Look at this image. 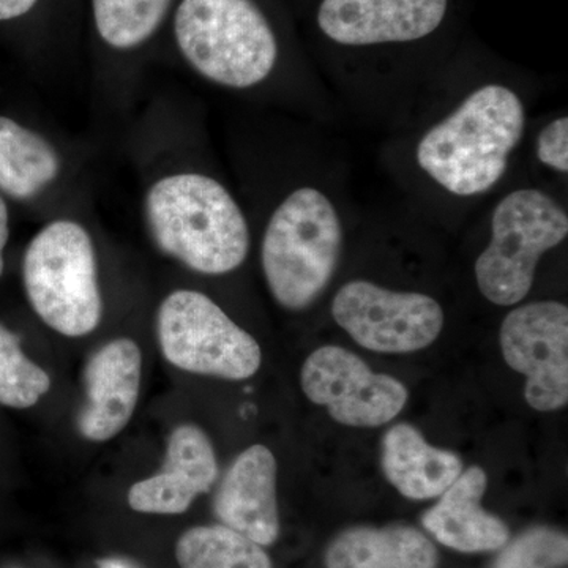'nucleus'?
<instances>
[{
    "mask_svg": "<svg viewBox=\"0 0 568 568\" xmlns=\"http://www.w3.org/2000/svg\"><path fill=\"white\" fill-rule=\"evenodd\" d=\"M332 316L358 346L379 354H409L432 346L446 316L435 298L399 293L365 280L339 287Z\"/></svg>",
    "mask_w": 568,
    "mask_h": 568,
    "instance_id": "8",
    "label": "nucleus"
},
{
    "mask_svg": "<svg viewBox=\"0 0 568 568\" xmlns=\"http://www.w3.org/2000/svg\"><path fill=\"white\" fill-rule=\"evenodd\" d=\"M567 562V534L538 526L507 541L491 568H564Z\"/></svg>",
    "mask_w": 568,
    "mask_h": 568,
    "instance_id": "22",
    "label": "nucleus"
},
{
    "mask_svg": "<svg viewBox=\"0 0 568 568\" xmlns=\"http://www.w3.org/2000/svg\"><path fill=\"white\" fill-rule=\"evenodd\" d=\"M275 455L261 444L246 448L224 474L213 497L220 525L237 530L261 547L280 536Z\"/></svg>",
    "mask_w": 568,
    "mask_h": 568,
    "instance_id": "14",
    "label": "nucleus"
},
{
    "mask_svg": "<svg viewBox=\"0 0 568 568\" xmlns=\"http://www.w3.org/2000/svg\"><path fill=\"white\" fill-rule=\"evenodd\" d=\"M39 0H0V21L17 20L36 7Z\"/></svg>",
    "mask_w": 568,
    "mask_h": 568,
    "instance_id": "24",
    "label": "nucleus"
},
{
    "mask_svg": "<svg viewBox=\"0 0 568 568\" xmlns=\"http://www.w3.org/2000/svg\"><path fill=\"white\" fill-rule=\"evenodd\" d=\"M174 36L185 61L224 88L260 84L278 58L275 33L253 0H182Z\"/></svg>",
    "mask_w": 568,
    "mask_h": 568,
    "instance_id": "4",
    "label": "nucleus"
},
{
    "mask_svg": "<svg viewBox=\"0 0 568 568\" xmlns=\"http://www.w3.org/2000/svg\"><path fill=\"white\" fill-rule=\"evenodd\" d=\"M100 568H130L125 562L118 559H106L100 562Z\"/></svg>",
    "mask_w": 568,
    "mask_h": 568,
    "instance_id": "26",
    "label": "nucleus"
},
{
    "mask_svg": "<svg viewBox=\"0 0 568 568\" xmlns=\"http://www.w3.org/2000/svg\"><path fill=\"white\" fill-rule=\"evenodd\" d=\"M156 338L163 357L192 375L245 381L263 364L254 336L197 291L179 290L164 298L156 312Z\"/></svg>",
    "mask_w": 568,
    "mask_h": 568,
    "instance_id": "7",
    "label": "nucleus"
},
{
    "mask_svg": "<svg viewBox=\"0 0 568 568\" xmlns=\"http://www.w3.org/2000/svg\"><path fill=\"white\" fill-rule=\"evenodd\" d=\"M487 487V473L480 466L463 470L436 506L425 511L422 525L440 545L455 551H497L510 540V530L503 519L481 507Z\"/></svg>",
    "mask_w": 568,
    "mask_h": 568,
    "instance_id": "15",
    "label": "nucleus"
},
{
    "mask_svg": "<svg viewBox=\"0 0 568 568\" xmlns=\"http://www.w3.org/2000/svg\"><path fill=\"white\" fill-rule=\"evenodd\" d=\"M142 353L132 338H115L89 357L82 373L85 403L78 433L91 443L121 435L140 402Z\"/></svg>",
    "mask_w": 568,
    "mask_h": 568,
    "instance_id": "11",
    "label": "nucleus"
},
{
    "mask_svg": "<svg viewBox=\"0 0 568 568\" xmlns=\"http://www.w3.org/2000/svg\"><path fill=\"white\" fill-rule=\"evenodd\" d=\"M22 283L36 315L58 334L80 338L102 323L95 246L82 224L55 220L39 231L26 248Z\"/></svg>",
    "mask_w": 568,
    "mask_h": 568,
    "instance_id": "5",
    "label": "nucleus"
},
{
    "mask_svg": "<svg viewBox=\"0 0 568 568\" xmlns=\"http://www.w3.org/2000/svg\"><path fill=\"white\" fill-rule=\"evenodd\" d=\"M10 237V216H9V207H7L6 201L0 196V276L3 274V265H6V261H3V250H6L7 242H9Z\"/></svg>",
    "mask_w": 568,
    "mask_h": 568,
    "instance_id": "25",
    "label": "nucleus"
},
{
    "mask_svg": "<svg viewBox=\"0 0 568 568\" xmlns=\"http://www.w3.org/2000/svg\"><path fill=\"white\" fill-rule=\"evenodd\" d=\"M325 568H437L439 552L424 532L410 526H358L328 545Z\"/></svg>",
    "mask_w": 568,
    "mask_h": 568,
    "instance_id": "17",
    "label": "nucleus"
},
{
    "mask_svg": "<svg viewBox=\"0 0 568 568\" xmlns=\"http://www.w3.org/2000/svg\"><path fill=\"white\" fill-rule=\"evenodd\" d=\"M525 125L517 93L506 85H484L422 138L418 166L457 196L488 192L506 174Z\"/></svg>",
    "mask_w": 568,
    "mask_h": 568,
    "instance_id": "2",
    "label": "nucleus"
},
{
    "mask_svg": "<svg viewBox=\"0 0 568 568\" xmlns=\"http://www.w3.org/2000/svg\"><path fill=\"white\" fill-rule=\"evenodd\" d=\"M173 0H92L93 20L104 43L133 50L162 26Z\"/></svg>",
    "mask_w": 568,
    "mask_h": 568,
    "instance_id": "20",
    "label": "nucleus"
},
{
    "mask_svg": "<svg viewBox=\"0 0 568 568\" xmlns=\"http://www.w3.org/2000/svg\"><path fill=\"white\" fill-rule=\"evenodd\" d=\"M301 384L310 402L324 406L338 424L355 428L388 424L409 399L402 381L373 372L357 354L339 346H323L310 354Z\"/></svg>",
    "mask_w": 568,
    "mask_h": 568,
    "instance_id": "9",
    "label": "nucleus"
},
{
    "mask_svg": "<svg viewBox=\"0 0 568 568\" xmlns=\"http://www.w3.org/2000/svg\"><path fill=\"white\" fill-rule=\"evenodd\" d=\"M343 227L332 201L312 186L295 190L265 227L261 261L276 304L301 312L315 304L338 267Z\"/></svg>",
    "mask_w": 568,
    "mask_h": 568,
    "instance_id": "3",
    "label": "nucleus"
},
{
    "mask_svg": "<svg viewBox=\"0 0 568 568\" xmlns=\"http://www.w3.org/2000/svg\"><path fill=\"white\" fill-rule=\"evenodd\" d=\"M491 233L476 261L478 290L491 304L517 305L532 287L540 257L566 241L568 216L548 194L521 189L496 205Z\"/></svg>",
    "mask_w": 568,
    "mask_h": 568,
    "instance_id": "6",
    "label": "nucleus"
},
{
    "mask_svg": "<svg viewBox=\"0 0 568 568\" xmlns=\"http://www.w3.org/2000/svg\"><path fill=\"white\" fill-rule=\"evenodd\" d=\"M181 568H274L256 541L223 525L196 526L175 545Z\"/></svg>",
    "mask_w": 568,
    "mask_h": 568,
    "instance_id": "19",
    "label": "nucleus"
},
{
    "mask_svg": "<svg viewBox=\"0 0 568 568\" xmlns=\"http://www.w3.org/2000/svg\"><path fill=\"white\" fill-rule=\"evenodd\" d=\"M216 480L219 462L211 437L200 426L185 424L171 433L162 469L136 481L126 499L140 514L181 515Z\"/></svg>",
    "mask_w": 568,
    "mask_h": 568,
    "instance_id": "13",
    "label": "nucleus"
},
{
    "mask_svg": "<svg viewBox=\"0 0 568 568\" xmlns=\"http://www.w3.org/2000/svg\"><path fill=\"white\" fill-rule=\"evenodd\" d=\"M507 365L526 376L532 409L552 413L568 403V308L555 301L532 302L508 313L499 332Z\"/></svg>",
    "mask_w": 568,
    "mask_h": 568,
    "instance_id": "10",
    "label": "nucleus"
},
{
    "mask_svg": "<svg viewBox=\"0 0 568 568\" xmlns=\"http://www.w3.org/2000/svg\"><path fill=\"white\" fill-rule=\"evenodd\" d=\"M50 388L51 376L24 354L20 336L0 323V405L29 409Z\"/></svg>",
    "mask_w": 568,
    "mask_h": 568,
    "instance_id": "21",
    "label": "nucleus"
},
{
    "mask_svg": "<svg viewBox=\"0 0 568 568\" xmlns=\"http://www.w3.org/2000/svg\"><path fill=\"white\" fill-rule=\"evenodd\" d=\"M537 156L541 163L568 173V119L559 118L548 123L537 138Z\"/></svg>",
    "mask_w": 568,
    "mask_h": 568,
    "instance_id": "23",
    "label": "nucleus"
},
{
    "mask_svg": "<svg viewBox=\"0 0 568 568\" xmlns=\"http://www.w3.org/2000/svg\"><path fill=\"white\" fill-rule=\"evenodd\" d=\"M448 0H324L317 24L349 47L405 43L428 37L446 17Z\"/></svg>",
    "mask_w": 568,
    "mask_h": 568,
    "instance_id": "12",
    "label": "nucleus"
},
{
    "mask_svg": "<svg viewBox=\"0 0 568 568\" xmlns=\"http://www.w3.org/2000/svg\"><path fill=\"white\" fill-rule=\"evenodd\" d=\"M61 173V159L41 134L0 115V192L28 201Z\"/></svg>",
    "mask_w": 568,
    "mask_h": 568,
    "instance_id": "18",
    "label": "nucleus"
},
{
    "mask_svg": "<svg viewBox=\"0 0 568 568\" xmlns=\"http://www.w3.org/2000/svg\"><path fill=\"white\" fill-rule=\"evenodd\" d=\"M144 220L156 248L197 274H230L248 256L244 212L209 175L181 173L153 183Z\"/></svg>",
    "mask_w": 568,
    "mask_h": 568,
    "instance_id": "1",
    "label": "nucleus"
},
{
    "mask_svg": "<svg viewBox=\"0 0 568 568\" xmlns=\"http://www.w3.org/2000/svg\"><path fill=\"white\" fill-rule=\"evenodd\" d=\"M383 470L407 499L439 497L463 473V459L450 450L429 446L416 426H392L383 439Z\"/></svg>",
    "mask_w": 568,
    "mask_h": 568,
    "instance_id": "16",
    "label": "nucleus"
}]
</instances>
